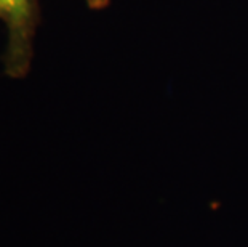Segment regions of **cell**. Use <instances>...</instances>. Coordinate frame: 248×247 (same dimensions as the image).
<instances>
[{"mask_svg": "<svg viewBox=\"0 0 248 247\" xmlns=\"http://www.w3.org/2000/svg\"><path fill=\"white\" fill-rule=\"evenodd\" d=\"M0 23L7 29L3 71L8 77L21 79L32 65L39 3L37 0H0Z\"/></svg>", "mask_w": 248, "mask_h": 247, "instance_id": "6da1fadb", "label": "cell"}, {"mask_svg": "<svg viewBox=\"0 0 248 247\" xmlns=\"http://www.w3.org/2000/svg\"><path fill=\"white\" fill-rule=\"evenodd\" d=\"M110 0H85V3L92 10H103L109 5Z\"/></svg>", "mask_w": 248, "mask_h": 247, "instance_id": "7a4b0ae2", "label": "cell"}]
</instances>
